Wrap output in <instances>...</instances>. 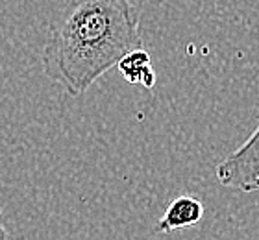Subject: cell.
Returning a JSON list of instances; mask_svg holds the SVG:
<instances>
[{"instance_id":"4","label":"cell","mask_w":259,"mask_h":240,"mask_svg":"<svg viewBox=\"0 0 259 240\" xmlns=\"http://www.w3.org/2000/svg\"><path fill=\"white\" fill-rule=\"evenodd\" d=\"M117 67L128 83H141L146 89H152L156 85V70L152 67L150 54L145 48L126 54L117 63Z\"/></svg>"},{"instance_id":"3","label":"cell","mask_w":259,"mask_h":240,"mask_svg":"<svg viewBox=\"0 0 259 240\" xmlns=\"http://www.w3.org/2000/svg\"><path fill=\"white\" fill-rule=\"evenodd\" d=\"M204 218V203L198 198L185 194L178 196L167 209L156 225V233H170L176 229H189Z\"/></svg>"},{"instance_id":"5","label":"cell","mask_w":259,"mask_h":240,"mask_svg":"<svg viewBox=\"0 0 259 240\" xmlns=\"http://www.w3.org/2000/svg\"><path fill=\"white\" fill-rule=\"evenodd\" d=\"M0 240H8V231H6V227L2 225V222H0Z\"/></svg>"},{"instance_id":"2","label":"cell","mask_w":259,"mask_h":240,"mask_svg":"<svg viewBox=\"0 0 259 240\" xmlns=\"http://www.w3.org/2000/svg\"><path fill=\"white\" fill-rule=\"evenodd\" d=\"M215 176L222 187L243 192L259 190V126L243 146L217 165Z\"/></svg>"},{"instance_id":"1","label":"cell","mask_w":259,"mask_h":240,"mask_svg":"<svg viewBox=\"0 0 259 240\" xmlns=\"http://www.w3.org/2000/svg\"><path fill=\"white\" fill-rule=\"evenodd\" d=\"M139 48V19L130 0H74L50 28L43 69L76 98Z\"/></svg>"}]
</instances>
